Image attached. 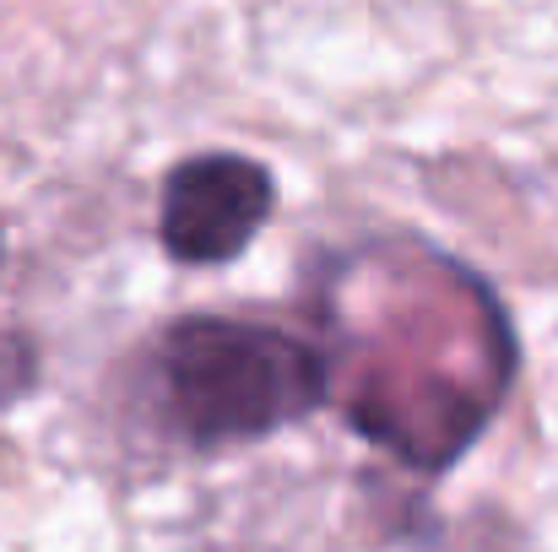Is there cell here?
I'll return each instance as SVG.
<instances>
[{
  "instance_id": "cell-2",
  "label": "cell",
  "mask_w": 558,
  "mask_h": 552,
  "mask_svg": "<svg viewBox=\"0 0 558 552\" xmlns=\"http://www.w3.org/2000/svg\"><path fill=\"white\" fill-rule=\"evenodd\" d=\"M277 206V184L255 158L201 152L163 180L158 238L180 266H222L255 244Z\"/></svg>"
},
{
  "instance_id": "cell-3",
  "label": "cell",
  "mask_w": 558,
  "mask_h": 552,
  "mask_svg": "<svg viewBox=\"0 0 558 552\" xmlns=\"http://www.w3.org/2000/svg\"><path fill=\"white\" fill-rule=\"evenodd\" d=\"M38 379V353L27 336H0V406L16 401Z\"/></svg>"
},
{
  "instance_id": "cell-4",
  "label": "cell",
  "mask_w": 558,
  "mask_h": 552,
  "mask_svg": "<svg viewBox=\"0 0 558 552\" xmlns=\"http://www.w3.org/2000/svg\"><path fill=\"white\" fill-rule=\"evenodd\" d=\"M0 260H5V244H0Z\"/></svg>"
},
{
  "instance_id": "cell-1",
  "label": "cell",
  "mask_w": 558,
  "mask_h": 552,
  "mask_svg": "<svg viewBox=\"0 0 558 552\" xmlns=\"http://www.w3.org/2000/svg\"><path fill=\"white\" fill-rule=\"evenodd\" d=\"M158 379L169 422L195 450L266 439L331 395V368L310 342L260 320L217 315L180 320L163 336Z\"/></svg>"
}]
</instances>
